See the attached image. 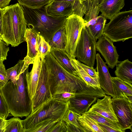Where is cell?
Instances as JSON below:
<instances>
[{"mask_svg": "<svg viewBox=\"0 0 132 132\" xmlns=\"http://www.w3.org/2000/svg\"><path fill=\"white\" fill-rule=\"evenodd\" d=\"M45 60L49 70L48 79L50 90L52 96L65 92L77 95H88L98 98L103 97L104 92L102 88L88 86L78 76L72 74L62 67L50 52Z\"/></svg>", "mask_w": 132, "mask_h": 132, "instance_id": "1", "label": "cell"}, {"mask_svg": "<svg viewBox=\"0 0 132 132\" xmlns=\"http://www.w3.org/2000/svg\"><path fill=\"white\" fill-rule=\"evenodd\" d=\"M28 68L18 75L15 83L11 80L0 87V90L10 113L14 117H27L31 111V101L27 88L26 75Z\"/></svg>", "mask_w": 132, "mask_h": 132, "instance_id": "2", "label": "cell"}, {"mask_svg": "<svg viewBox=\"0 0 132 132\" xmlns=\"http://www.w3.org/2000/svg\"><path fill=\"white\" fill-rule=\"evenodd\" d=\"M0 9L3 34L2 39L8 45L18 46L25 41L27 29L22 7L17 3Z\"/></svg>", "mask_w": 132, "mask_h": 132, "instance_id": "3", "label": "cell"}, {"mask_svg": "<svg viewBox=\"0 0 132 132\" xmlns=\"http://www.w3.org/2000/svg\"><path fill=\"white\" fill-rule=\"evenodd\" d=\"M21 5L28 28L35 30L48 43L64 25L67 18L57 19L49 16L44 7L33 9Z\"/></svg>", "mask_w": 132, "mask_h": 132, "instance_id": "4", "label": "cell"}, {"mask_svg": "<svg viewBox=\"0 0 132 132\" xmlns=\"http://www.w3.org/2000/svg\"><path fill=\"white\" fill-rule=\"evenodd\" d=\"M68 109V101L63 102L52 97L21 120L24 132H27L36 124L46 119L52 118L60 120Z\"/></svg>", "mask_w": 132, "mask_h": 132, "instance_id": "5", "label": "cell"}, {"mask_svg": "<svg viewBox=\"0 0 132 132\" xmlns=\"http://www.w3.org/2000/svg\"><path fill=\"white\" fill-rule=\"evenodd\" d=\"M105 24L102 35L113 42H124L132 37V10L120 12Z\"/></svg>", "mask_w": 132, "mask_h": 132, "instance_id": "6", "label": "cell"}, {"mask_svg": "<svg viewBox=\"0 0 132 132\" xmlns=\"http://www.w3.org/2000/svg\"><path fill=\"white\" fill-rule=\"evenodd\" d=\"M96 40L92 36L85 25L82 29L76 49L75 56L77 60L86 65L93 67L96 58Z\"/></svg>", "mask_w": 132, "mask_h": 132, "instance_id": "7", "label": "cell"}, {"mask_svg": "<svg viewBox=\"0 0 132 132\" xmlns=\"http://www.w3.org/2000/svg\"><path fill=\"white\" fill-rule=\"evenodd\" d=\"M85 23L83 18L72 14L67 17L64 26L66 43L65 50L71 58H75V53L78 39Z\"/></svg>", "mask_w": 132, "mask_h": 132, "instance_id": "8", "label": "cell"}, {"mask_svg": "<svg viewBox=\"0 0 132 132\" xmlns=\"http://www.w3.org/2000/svg\"><path fill=\"white\" fill-rule=\"evenodd\" d=\"M112 104L118 123L123 132L127 129L131 130L132 102L128 97L123 96L112 99Z\"/></svg>", "mask_w": 132, "mask_h": 132, "instance_id": "9", "label": "cell"}, {"mask_svg": "<svg viewBox=\"0 0 132 132\" xmlns=\"http://www.w3.org/2000/svg\"><path fill=\"white\" fill-rule=\"evenodd\" d=\"M42 61L41 71L36 93L31 100V112L52 98L50 88L48 68L45 60Z\"/></svg>", "mask_w": 132, "mask_h": 132, "instance_id": "10", "label": "cell"}, {"mask_svg": "<svg viewBox=\"0 0 132 132\" xmlns=\"http://www.w3.org/2000/svg\"><path fill=\"white\" fill-rule=\"evenodd\" d=\"M113 42L105 36L102 35L96 43V48L104 57L109 67L113 69L119 61V55Z\"/></svg>", "mask_w": 132, "mask_h": 132, "instance_id": "11", "label": "cell"}, {"mask_svg": "<svg viewBox=\"0 0 132 132\" xmlns=\"http://www.w3.org/2000/svg\"><path fill=\"white\" fill-rule=\"evenodd\" d=\"M96 70L99 83L101 87L105 94L112 97H115L111 77L106 64L98 53L96 54Z\"/></svg>", "mask_w": 132, "mask_h": 132, "instance_id": "12", "label": "cell"}, {"mask_svg": "<svg viewBox=\"0 0 132 132\" xmlns=\"http://www.w3.org/2000/svg\"><path fill=\"white\" fill-rule=\"evenodd\" d=\"M42 62V60L38 53L34 60L31 71L29 72L28 70L26 73L27 89L31 100L36 93L41 71Z\"/></svg>", "mask_w": 132, "mask_h": 132, "instance_id": "13", "label": "cell"}, {"mask_svg": "<svg viewBox=\"0 0 132 132\" xmlns=\"http://www.w3.org/2000/svg\"><path fill=\"white\" fill-rule=\"evenodd\" d=\"M96 101L87 111L97 113L114 122H118L113 108L111 96L106 95L103 99L98 98Z\"/></svg>", "mask_w": 132, "mask_h": 132, "instance_id": "14", "label": "cell"}, {"mask_svg": "<svg viewBox=\"0 0 132 132\" xmlns=\"http://www.w3.org/2000/svg\"><path fill=\"white\" fill-rule=\"evenodd\" d=\"M72 6L69 2L53 1L44 7L48 15L59 19L67 18L72 14Z\"/></svg>", "mask_w": 132, "mask_h": 132, "instance_id": "15", "label": "cell"}, {"mask_svg": "<svg viewBox=\"0 0 132 132\" xmlns=\"http://www.w3.org/2000/svg\"><path fill=\"white\" fill-rule=\"evenodd\" d=\"M98 98L88 95H77L68 101L69 109L81 115L88 110L90 106L95 102Z\"/></svg>", "mask_w": 132, "mask_h": 132, "instance_id": "16", "label": "cell"}, {"mask_svg": "<svg viewBox=\"0 0 132 132\" xmlns=\"http://www.w3.org/2000/svg\"><path fill=\"white\" fill-rule=\"evenodd\" d=\"M125 0H102L99 4L100 12L106 19L110 20L120 12Z\"/></svg>", "mask_w": 132, "mask_h": 132, "instance_id": "17", "label": "cell"}, {"mask_svg": "<svg viewBox=\"0 0 132 132\" xmlns=\"http://www.w3.org/2000/svg\"><path fill=\"white\" fill-rule=\"evenodd\" d=\"M50 52L62 67L70 73L77 75V72L72 64L71 57L64 49L51 48Z\"/></svg>", "mask_w": 132, "mask_h": 132, "instance_id": "18", "label": "cell"}, {"mask_svg": "<svg viewBox=\"0 0 132 132\" xmlns=\"http://www.w3.org/2000/svg\"><path fill=\"white\" fill-rule=\"evenodd\" d=\"M100 3L97 0H88L83 2L86 7L85 17L83 19L86 27L96 23L100 12L99 7Z\"/></svg>", "mask_w": 132, "mask_h": 132, "instance_id": "19", "label": "cell"}, {"mask_svg": "<svg viewBox=\"0 0 132 132\" xmlns=\"http://www.w3.org/2000/svg\"><path fill=\"white\" fill-rule=\"evenodd\" d=\"M38 34L34 30L27 28L25 35V41L27 42V52L24 58L32 62L38 53L37 37Z\"/></svg>", "mask_w": 132, "mask_h": 132, "instance_id": "20", "label": "cell"}, {"mask_svg": "<svg viewBox=\"0 0 132 132\" xmlns=\"http://www.w3.org/2000/svg\"><path fill=\"white\" fill-rule=\"evenodd\" d=\"M116 77L132 86V62L128 59L119 61L116 65Z\"/></svg>", "mask_w": 132, "mask_h": 132, "instance_id": "21", "label": "cell"}, {"mask_svg": "<svg viewBox=\"0 0 132 132\" xmlns=\"http://www.w3.org/2000/svg\"><path fill=\"white\" fill-rule=\"evenodd\" d=\"M77 119L83 132H105L97 122L85 114H78Z\"/></svg>", "mask_w": 132, "mask_h": 132, "instance_id": "22", "label": "cell"}, {"mask_svg": "<svg viewBox=\"0 0 132 132\" xmlns=\"http://www.w3.org/2000/svg\"><path fill=\"white\" fill-rule=\"evenodd\" d=\"M73 65L76 70L77 75L87 85L94 88H101L100 86L98 77H93L88 74L79 65L75 58L71 59Z\"/></svg>", "mask_w": 132, "mask_h": 132, "instance_id": "23", "label": "cell"}, {"mask_svg": "<svg viewBox=\"0 0 132 132\" xmlns=\"http://www.w3.org/2000/svg\"><path fill=\"white\" fill-rule=\"evenodd\" d=\"M111 79L115 97L132 96V86L116 77H111Z\"/></svg>", "mask_w": 132, "mask_h": 132, "instance_id": "24", "label": "cell"}, {"mask_svg": "<svg viewBox=\"0 0 132 132\" xmlns=\"http://www.w3.org/2000/svg\"><path fill=\"white\" fill-rule=\"evenodd\" d=\"M48 43L51 48L65 50L66 37L64 26L55 34Z\"/></svg>", "mask_w": 132, "mask_h": 132, "instance_id": "25", "label": "cell"}, {"mask_svg": "<svg viewBox=\"0 0 132 132\" xmlns=\"http://www.w3.org/2000/svg\"><path fill=\"white\" fill-rule=\"evenodd\" d=\"M29 65L24 62V60H20L15 65L7 69V75L4 84L10 80L13 82L15 83L18 75L23 70L28 68Z\"/></svg>", "mask_w": 132, "mask_h": 132, "instance_id": "26", "label": "cell"}, {"mask_svg": "<svg viewBox=\"0 0 132 132\" xmlns=\"http://www.w3.org/2000/svg\"><path fill=\"white\" fill-rule=\"evenodd\" d=\"M106 21L105 16L101 14L97 17L95 24L87 27L91 35L95 39H98L102 35Z\"/></svg>", "mask_w": 132, "mask_h": 132, "instance_id": "27", "label": "cell"}, {"mask_svg": "<svg viewBox=\"0 0 132 132\" xmlns=\"http://www.w3.org/2000/svg\"><path fill=\"white\" fill-rule=\"evenodd\" d=\"M60 120L52 118L43 120L36 124L27 132H50L51 129Z\"/></svg>", "mask_w": 132, "mask_h": 132, "instance_id": "28", "label": "cell"}, {"mask_svg": "<svg viewBox=\"0 0 132 132\" xmlns=\"http://www.w3.org/2000/svg\"><path fill=\"white\" fill-rule=\"evenodd\" d=\"M84 114L98 123L109 126L113 129L120 131V132H123L118 122H114L97 113L87 111Z\"/></svg>", "mask_w": 132, "mask_h": 132, "instance_id": "29", "label": "cell"}, {"mask_svg": "<svg viewBox=\"0 0 132 132\" xmlns=\"http://www.w3.org/2000/svg\"><path fill=\"white\" fill-rule=\"evenodd\" d=\"M21 120L17 117L5 120L4 132H24Z\"/></svg>", "mask_w": 132, "mask_h": 132, "instance_id": "30", "label": "cell"}, {"mask_svg": "<svg viewBox=\"0 0 132 132\" xmlns=\"http://www.w3.org/2000/svg\"><path fill=\"white\" fill-rule=\"evenodd\" d=\"M21 5L33 9L44 7L53 0H17Z\"/></svg>", "mask_w": 132, "mask_h": 132, "instance_id": "31", "label": "cell"}, {"mask_svg": "<svg viewBox=\"0 0 132 132\" xmlns=\"http://www.w3.org/2000/svg\"><path fill=\"white\" fill-rule=\"evenodd\" d=\"M37 41L38 52L42 60H44L45 56L50 52L51 47L44 38L38 34Z\"/></svg>", "mask_w": 132, "mask_h": 132, "instance_id": "32", "label": "cell"}, {"mask_svg": "<svg viewBox=\"0 0 132 132\" xmlns=\"http://www.w3.org/2000/svg\"><path fill=\"white\" fill-rule=\"evenodd\" d=\"M78 114L68 109L62 119L65 122L72 124L81 129L77 119Z\"/></svg>", "mask_w": 132, "mask_h": 132, "instance_id": "33", "label": "cell"}, {"mask_svg": "<svg viewBox=\"0 0 132 132\" xmlns=\"http://www.w3.org/2000/svg\"><path fill=\"white\" fill-rule=\"evenodd\" d=\"M72 14H75L83 18L85 14L86 7L80 3L79 0H75L72 4Z\"/></svg>", "mask_w": 132, "mask_h": 132, "instance_id": "34", "label": "cell"}, {"mask_svg": "<svg viewBox=\"0 0 132 132\" xmlns=\"http://www.w3.org/2000/svg\"><path fill=\"white\" fill-rule=\"evenodd\" d=\"M9 113L6 102L0 90V117L4 119H6Z\"/></svg>", "mask_w": 132, "mask_h": 132, "instance_id": "35", "label": "cell"}, {"mask_svg": "<svg viewBox=\"0 0 132 132\" xmlns=\"http://www.w3.org/2000/svg\"><path fill=\"white\" fill-rule=\"evenodd\" d=\"M9 48L3 40L0 39V62L6 59Z\"/></svg>", "mask_w": 132, "mask_h": 132, "instance_id": "36", "label": "cell"}, {"mask_svg": "<svg viewBox=\"0 0 132 132\" xmlns=\"http://www.w3.org/2000/svg\"><path fill=\"white\" fill-rule=\"evenodd\" d=\"M75 96V93L65 92L54 95L52 97L61 101L67 102L70 98Z\"/></svg>", "mask_w": 132, "mask_h": 132, "instance_id": "37", "label": "cell"}, {"mask_svg": "<svg viewBox=\"0 0 132 132\" xmlns=\"http://www.w3.org/2000/svg\"><path fill=\"white\" fill-rule=\"evenodd\" d=\"M50 132H67L65 122L62 119L59 121Z\"/></svg>", "mask_w": 132, "mask_h": 132, "instance_id": "38", "label": "cell"}, {"mask_svg": "<svg viewBox=\"0 0 132 132\" xmlns=\"http://www.w3.org/2000/svg\"><path fill=\"white\" fill-rule=\"evenodd\" d=\"M78 63L83 70L89 76L93 77H98L97 73L93 67L85 65L78 61Z\"/></svg>", "mask_w": 132, "mask_h": 132, "instance_id": "39", "label": "cell"}, {"mask_svg": "<svg viewBox=\"0 0 132 132\" xmlns=\"http://www.w3.org/2000/svg\"><path fill=\"white\" fill-rule=\"evenodd\" d=\"M7 70L3 61H1L0 62V87L4 85Z\"/></svg>", "mask_w": 132, "mask_h": 132, "instance_id": "40", "label": "cell"}, {"mask_svg": "<svg viewBox=\"0 0 132 132\" xmlns=\"http://www.w3.org/2000/svg\"><path fill=\"white\" fill-rule=\"evenodd\" d=\"M65 122L67 132H83L80 128L72 124Z\"/></svg>", "mask_w": 132, "mask_h": 132, "instance_id": "41", "label": "cell"}, {"mask_svg": "<svg viewBox=\"0 0 132 132\" xmlns=\"http://www.w3.org/2000/svg\"><path fill=\"white\" fill-rule=\"evenodd\" d=\"M98 123L104 129L105 132H120V131L113 129L109 126Z\"/></svg>", "mask_w": 132, "mask_h": 132, "instance_id": "42", "label": "cell"}, {"mask_svg": "<svg viewBox=\"0 0 132 132\" xmlns=\"http://www.w3.org/2000/svg\"><path fill=\"white\" fill-rule=\"evenodd\" d=\"M11 0H0V8H3L7 6Z\"/></svg>", "mask_w": 132, "mask_h": 132, "instance_id": "43", "label": "cell"}, {"mask_svg": "<svg viewBox=\"0 0 132 132\" xmlns=\"http://www.w3.org/2000/svg\"><path fill=\"white\" fill-rule=\"evenodd\" d=\"M5 120L0 117V132H4Z\"/></svg>", "mask_w": 132, "mask_h": 132, "instance_id": "44", "label": "cell"}, {"mask_svg": "<svg viewBox=\"0 0 132 132\" xmlns=\"http://www.w3.org/2000/svg\"><path fill=\"white\" fill-rule=\"evenodd\" d=\"M3 34L2 28V17L0 8V39H2V38Z\"/></svg>", "mask_w": 132, "mask_h": 132, "instance_id": "45", "label": "cell"}, {"mask_svg": "<svg viewBox=\"0 0 132 132\" xmlns=\"http://www.w3.org/2000/svg\"><path fill=\"white\" fill-rule=\"evenodd\" d=\"M75 0H53V1H66L70 2L72 4Z\"/></svg>", "mask_w": 132, "mask_h": 132, "instance_id": "46", "label": "cell"}, {"mask_svg": "<svg viewBox=\"0 0 132 132\" xmlns=\"http://www.w3.org/2000/svg\"><path fill=\"white\" fill-rule=\"evenodd\" d=\"M88 0H79L80 3L81 4H83V2H84L85 1H88ZM97 0L98 1L100 2L102 0Z\"/></svg>", "mask_w": 132, "mask_h": 132, "instance_id": "47", "label": "cell"}]
</instances>
